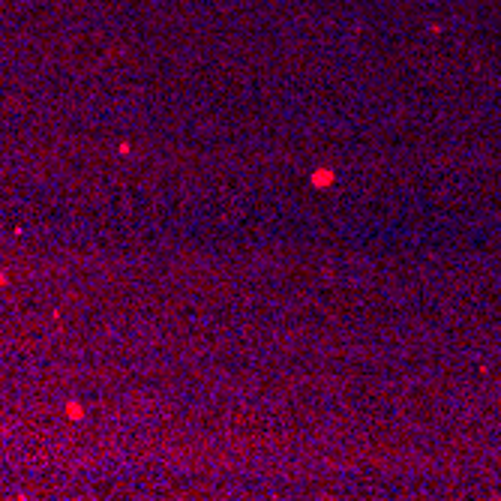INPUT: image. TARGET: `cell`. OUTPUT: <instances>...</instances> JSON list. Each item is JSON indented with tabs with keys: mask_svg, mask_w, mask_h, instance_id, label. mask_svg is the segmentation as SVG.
Listing matches in <instances>:
<instances>
[{
	"mask_svg": "<svg viewBox=\"0 0 501 501\" xmlns=\"http://www.w3.org/2000/svg\"><path fill=\"white\" fill-rule=\"evenodd\" d=\"M3 282H6V276H3V273H0V285H3Z\"/></svg>",
	"mask_w": 501,
	"mask_h": 501,
	"instance_id": "1",
	"label": "cell"
}]
</instances>
